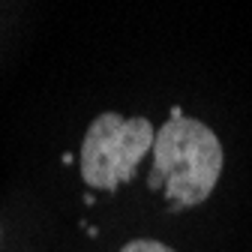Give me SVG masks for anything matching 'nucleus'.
Wrapping results in <instances>:
<instances>
[{
    "instance_id": "nucleus-1",
    "label": "nucleus",
    "mask_w": 252,
    "mask_h": 252,
    "mask_svg": "<svg viewBox=\"0 0 252 252\" xmlns=\"http://www.w3.org/2000/svg\"><path fill=\"white\" fill-rule=\"evenodd\" d=\"M150 153H153V168L147 186L165 192V198L174 207L201 204L216 189L225 162L216 132L201 120L183 117L180 108H174L168 123L156 129Z\"/></svg>"
},
{
    "instance_id": "nucleus-3",
    "label": "nucleus",
    "mask_w": 252,
    "mask_h": 252,
    "mask_svg": "<svg viewBox=\"0 0 252 252\" xmlns=\"http://www.w3.org/2000/svg\"><path fill=\"white\" fill-rule=\"evenodd\" d=\"M120 252H174V249L159 243V240H132V243H126Z\"/></svg>"
},
{
    "instance_id": "nucleus-2",
    "label": "nucleus",
    "mask_w": 252,
    "mask_h": 252,
    "mask_svg": "<svg viewBox=\"0 0 252 252\" xmlns=\"http://www.w3.org/2000/svg\"><path fill=\"white\" fill-rule=\"evenodd\" d=\"M156 129L147 117H120L114 111L99 114L87 126L81 141V177L90 189L114 192L129 183L135 168L153 150Z\"/></svg>"
}]
</instances>
